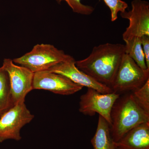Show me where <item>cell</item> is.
Wrapping results in <instances>:
<instances>
[{"label":"cell","instance_id":"19","mask_svg":"<svg viewBox=\"0 0 149 149\" xmlns=\"http://www.w3.org/2000/svg\"><path fill=\"white\" fill-rule=\"evenodd\" d=\"M116 149H122L120 148H118V147H117V148H116Z\"/></svg>","mask_w":149,"mask_h":149},{"label":"cell","instance_id":"10","mask_svg":"<svg viewBox=\"0 0 149 149\" xmlns=\"http://www.w3.org/2000/svg\"><path fill=\"white\" fill-rule=\"evenodd\" d=\"M75 59L71 56L68 59L56 64L48 70L62 74L83 87L92 88L101 93L106 94L113 92L108 86L99 83L78 69L75 65Z\"/></svg>","mask_w":149,"mask_h":149},{"label":"cell","instance_id":"11","mask_svg":"<svg viewBox=\"0 0 149 149\" xmlns=\"http://www.w3.org/2000/svg\"><path fill=\"white\" fill-rule=\"evenodd\" d=\"M116 145L122 149H149V122L131 129Z\"/></svg>","mask_w":149,"mask_h":149},{"label":"cell","instance_id":"13","mask_svg":"<svg viewBox=\"0 0 149 149\" xmlns=\"http://www.w3.org/2000/svg\"><path fill=\"white\" fill-rule=\"evenodd\" d=\"M8 74L2 67H0V118L14 106Z\"/></svg>","mask_w":149,"mask_h":149},{"label":"cell","instance_id":"12","mask_svg":"<svg viewBox=\"0 0 149 149\" xmlns=\"http://www.w3.org/2000/svg\"><path fill=\"white\" fill-rule=\"evenodd\" d=\"M93 149H116V143L112 137L110 126L103 117L99 115L95 133L91 140Z\"/></svg>","mask_w":149,"mask_h":149},{"label":"cell","instance_id":"5","mask_svg":"<svg viewBox=\"0 0 149 149\" xmlns=\"http://www.w3.org/2000/svg\"><path fill=\"white\" fill-rule=\"evenodd\" d=\"M34 117L27 108L25 102L14 106L0 118V143L10 139L21 140L20 130Z\"/></svg>","mask_w":149,"mask_h":149},{"label":"cell","instance_id":"3","mask_svg":"<svg viewBox=\"0 0 149 149\" xmlns=\"http://www.w3.org/2000/svg\"><path fill=\"white\" fill-rule=\"evenodd\" d=\"M71 56L50 44H37L32 50L18 58L15 64L24 67L33 73L48 70L52 67L68 59Z\"/></svg>","mask_w":149,"mask_h":149},{"label":"cell","instance_id":"1","mask_svg":"<svg viewBox=\"0 0 149 149\" xmlns=\"http://www.w3.org/2000/svg\"><path fill=\"white\" fill-rule=\"evenodd\" d=\"M125 54V45L107 43L94 47L88 57L76 61L75 65L96 81L110 88Z\"/></svg>","mask_w":149,"mask_h":149},{"label":"cell","instance_id":"4","mask_svg":"<svg viewBox=\"0 0 149 149\" xmlns=\"http://www.w3.org/2000/svg\"><path fill=\"white\" fill-rule=\"evenodd\" d=\"M149 79V69H142L125 54L110 88L120 95L139 89Z\"/></svg>","mask_w":149,"mask_h":149},{"label":"cell","instance_id":"2","mask_svg":"<svg viewBox=\"0 0 149 149\" xmlns=\"http://www.w3.org/2000/svg\"><path fill=\"white\" fill-rule=\"evenodd\" d=\"M111 118V134L117 143L131 129L149 122V113L140 107L130 92L120 95L115 102Z\"/></svg>","mask_w":149,"mask_h":149},{"label":"cell","instance_id":"14","mask_svg":"<svg viewBox=\"0 0 149 149\" xmlns=\"http://www.w3.org/2000/svg\"><path fill=\"white\" fill-rule=\"evenodd\" d=\"M125 42V54L129 56L141 68L148 69L141 44V37H134Z\"/></svg>","mask_w":149,"mask_h":149},{"label":"cell","instance_id":"6","mask_svg":"<svg viewBox=\"0 0 149 149\" xmlns=\"http://www.w3.org/2000/svg\"><path fill=\"white\" fill-rule=\"evenodd\" d=\"M120 95V94L114 92L103 94L95 89L88 88L86 93L80 96L79 111L90 116L98 113L107 121L110 126L112 108Z\"/></svg>","mask_w":149,"mask_h":149},{"label":"cell","instance_id":"7","mask_svg":"<svg viewBox=\"0 0 149 149\" xmlns=\"http://www.w3.org/2000/svg\"><path fill=\"white\" fill-rule=\"evenodd\" d=\"M8 74L14 105L25 102L26 95L33 90L34 73L24 67L17 65L9 58H5L2 66Z\"/></svg>","mask_w":149,"mask_h":149},{"label":"cell","instance_id":"9","mask_svg":"<svg viewBox=\"0 0 149 149\" xmlns=\"http://www.w3.org/2000/svg\"><path fill=\"white\" fill-rule=\"evenodd\" d=\"M83 87L62 75L48 70L34 73L33 90H44L63 95H72Z\"/></svg>","mask_w":149,"mask_h":149},{"label":"cell","instance_id":"8","mask_svg":"<svg viewBox=\"0 0 149 149\" xmlns=\"http://www.w3.org/2000/svg\"><path fill=\"white\" fill-rule=\"evenodd\" d=\"M132 9L120 13L123 18L129 21L128 27L123 34L124 41L134 37L149 36V3L142 0H134L131 2Z\"/></svg>","mask_w":149,"mask_h":149},{"label":"cell","instance_id":"15","mask_svg":"<svg viewBox=\"0 0 149 149\" xmlns=\"http://www.w3.org/2000/svg\"><path fill=\"white\" fill-rule=\"evenodd\" d=\"M131 93L140 107L149 113V79L142 87Z\"/></svg>","mask_w":149,"mask_h":149},{"label":"cell","instance_id":"17","mask_svg":"<svg viewBox=\"0 0 149 149\" xmlns=\"http://www.w3.org/2000/svg\"><path fill=\"white\" fill-rule=\"evenodd\" d=\"M65 1L72 9L73 12L84 15H90L94 10V8L90 6L85 5L81 3V0H56L58 3L62 1Z\"/></svg>","mask_w":149,"mask_h":149},{"label":"cell","instance_id":"16","mask_svg":"<svg viewBox=\"0 0 149 149\" xmlns=\"http://www.w3.org/2000/svg\"><path fill=\"white\" fill-rule=\"evenodd\" d=\"M106 5L109 8L111 14V21H116L118 18V13L125 12L128 5L122 0H103Z\"/></svg>","mask_w":149,"mask_h":149},{"label":"cell","instance_id":"18","mask_svg":"<svg viewBox=\"0 0 149 149\" xmlns=\"http://www.w3.org/2000/svg\"><path fill=\"white\" fill-rule=\"evenodd\" d=\"M141 44L146 58L147 68L149 69V36L144 35L141 37Z\"/></svg>","mask_w":149,"mask_h":149}]
</instances>
